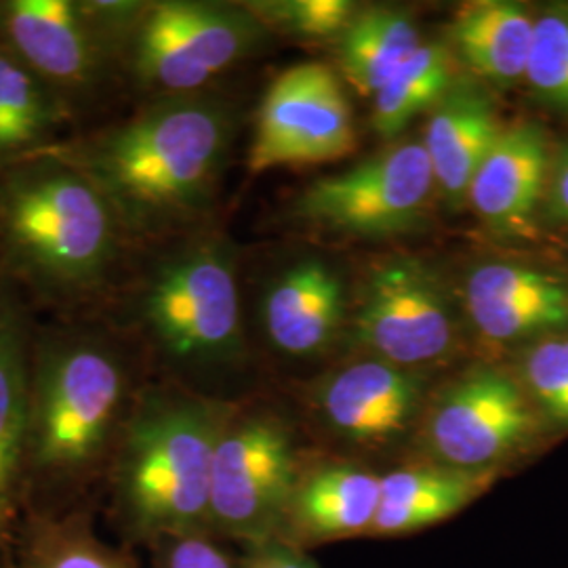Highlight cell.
Returning <instances> with one entry per match:
<instances>
[{"label":"cell","instance_id":"cell-1","mask_svg":"<svg viewBox=\"0 0 568 568\" xmlns=\"http://www.w3.org/2000/svg\"><path fill=\"white\" fill-rule=\"evenodd\" d=\"M232 413L204 400L152 406L133 424L122 466V501L133 528L163 541L211 532L215 448Z\"/></svg>","mask_w":568,"mask_h":568},{"label":"cell","instance_id":"cell-2","mask_svg":"<svg viewBox=\"0 0 568 568\" xmlns=\"http://www.w3.org/2000/svg\"><path fill=\"white\" fill-rule=\"evenodd\" d=\"M417 443L422 462L501 480L556 438L509 365L487 363L429 396Z\"/></svg>","mask_w":568,"mask_h":568},{"label":"cell","instance_id":"cell-3","mask_svg":"<svg viewBox=\"0 0 568 568\" xmlns=\"http://www.w3.org/2000/svg\"><path fill=\"white\" fill-rule=\"evenodd\" d=\"M227 142V122L204 103L166 105L103 145V178L142 204L187 201L211 178Z\"/></svg>","mask_w":568,"mask_h":568},{"label":"cell","instance_id":"cell-4","mask_svg":"<svg viewBox=\"0 0 568 568\" xmlns=\"http://www.w3.org/2000/svg\"><path fill=\"white\" fill-rule=\"evenodd\" d=\"M302 462L288 427L270 415L225 424L213 457L211 532L244 548L281 539Z\"/></svg>","mask_w":568,"mask_h":568},{"label":"cell","instance_id":"cell-5","mask_svg":"<svg viewBox=\"0 0 568 568\" xmlns=\"http://www.w3.org/2000/svg\"><path fill=\"white\" fill-rule=\"evenodd\" d=\"M434 187L424 142L410 140L312 183L295 213L310 224L349 236H396L419 224Z\"/></svg>","mask_w":568,"mask_h":568},{"label":"cell","instance_id":"cell-6","mask_svg":"<svg viewBox=\"0 0 568 568\" xmlns=\"http://www.w3.org/2000/svg\"><path fill=\"white\" fill-rule=\"evenodd\" d=\"M354 145L352 108L337 74L325 63H302L265 93L248 171L257 175L278 166L328 163L347 156Z\"/></svg>","mask_w":568,"mask_h":568},{"label":"cell","instance_id":"cell-7","mask_svg":"<svg viewBox=\"0 0 568 568\" xmlns=\"http://www.w3.org/2000/svg\"><path fill=\"white\" fill-rule=\"evenodd\" d=\"M356 342L371 358L419 371L450 356L455 326L447 295L426 265L396 260L366 283L356 318Z\"/></svg>","mask_w":568,"mask_h":568},{"label":"cell","instance_id":"cell-8","mask_svg":"<svg viewBox=\"0 0 568 568\" xmlns=\"http://www.w3.org/2000/svg\"><path fill=\"white\" fill-rule=\"evenodd\" d=\"M122 396L116 363L98 349L77 347L44 371L34 408V457L49 469L87 464L103 445Z\"/></svg>","mask_w":568,"mask_h":568},{"label":"cell","instance_id":"cell-9","mask_svg":"<svg viewBox=\"0 0 568 568\" xmlns=\"http://www.w3.org/2000/svg\"><path fill=\"white\" fill-rule=\"evenodd\" d=\"M467 316L487 344L518 349L568 331V265L544 257H497L467 274Z\"/></svg>","mask_w":568,"mask_h":568},{"label":"cell","instance_id":"cell-10","mask_svg":"<svg viewBox=\"0 0 568 568\" xmlns=\"http://www.w3.org/2000/svg\"><path fill=\"white\" fill-rule=\"evenodd\" d=\"M429 396L426 373L365 358L321 379L312 406L335 438L379 450L417 434Z\"/></svg>","mask_w":568,"mask_h":568},{"label":"cell","instance_id":"cell-11","mask_svg":"<svg viewBox=\"0 0 568 568\" xmlns=\"http://www.w3.org/2000/svg\"><path fill=\"white\" fill-rule=\"evenodd\" d=\"M257 26L243 13L203 2H163L143 26L138 63L164 89H196L243 58Z\"/></svg>","mask_w":568,"mask_h":568},{"label":"cell","instance_id":"cell-12","mask_svg":"<svg viewBox=\"0 0 568 568\" xmlns=\"http://www.w3.org/2000/svg\"><path fill=\"white\" fill-rule=\"evenodd\" d=\"M148 318L178 356H217L241 328L239 286L220 253L199 251L169 265L148 295Z\"/></svg>","mask_w":568,"mask_h":568},{"label":"cell","instance_id":"cell-13","mask_svg":"<svg viewBox=\"0 0 568 568\" xmlns=\"http://www.w3.org/2000/svg\"><path fill=\"white\" fill-rule=\"evenodd\" d=\"M11 232L21 248L61 276L98 270L110 243V222L98 192L74 178H51L18 192Z\"/></svg>","mask_w":568,"mask_h":568},{"label":"cell","instance_id":"cell-14","mask_svg":"<svg viewBox=\"0 0 568 568\" xmlns=\"http://www.w3.org/2000/svg\"><path fill=\"white\" fill-rule=\"evenodd\" d=\"M554 142L548 126L537 119L506 124L467 192V201L488 230L525 243L544 236Z\"/></svg>","mask_w":568,"mask_h":568},{"label":"cell","instance_id":"cell-15","mask_svg":"<svg viewBox=\"0 0 568 568\" xmlns=\"http://www.w3.org/2000/svg\"><path fill=\"white\" fill-rule=\"evenodd\" d=\"M382 471L352 462L302 466L281 541L310 549L368 539L379 509Z\"/></svg>","mask_w":568,"mask_h":568},{"label":"cell","instance_id":"cell-16","mask_svg":"<svg viewBox=\"0 0 568 568\" xmlns=\"http://www.w3.org/2000/svg\"><path fill=\"white\" fill-rule=\"evenodd\" d=\"M504 129L497 103L483 84L455 81L432 108L424 148L434 185L450 209L459 211L467 203L471 180Z\"/></svg>","mask_w":568,"mask_h":568},{"label":"cell","instance_id":"cell-17","mask_svg":"<svg viewBox=\"0 0 568 568\" xmlns=\"http://www.w3.org/2000/svg\"><path fill=\"white\" fill-rule=\"evenodd\" d=\"M497 480L427 462L382 471L379 509L368 539H400L447 523Z\"/></svg>","mask_w":568,"mask_h":568},{"label":"cell","instance_id":"cell-18","mask_svg":"<svg viewBox=\"0 0 568 568\" xmlns=\"http://www.w3.org/2000/svg\"><path fill=\"white\" fill-rule=\"evenodd\" d=\"M342 314V281L318 260H304L291 267L265 297V331L272 344L291 356L325 349Z\"/></svg>","mask_w":568,"mask_h":568},{"label":"cell","instance_id":"cell-19","mask_svg":"<svg viewBox=\"0 0 568 568\" xmlns=\"http://www.w3.org/2000/svg\"><path fill=\"white\" fill-rule=\"evenodd\" d=\"M535 11L511 0L467 4L450 26V37L467 65L488 84H525L535 37Z\"/></svg>","mask_w":568,"mask_h":568},{"label":"cell","instance_id":"cell-20","mask_svg":"<svg viewBox=\"0 0 568 568\" xmlns=\"http://www.w3.org/2000/svg\"><path fill=\"white\" fill-rule=\"evenodd\" d=\"M422 37L403 11L368 9L354 16L339 42V65L363 95H377L419 47Z\"/></svg>","mask_w":568,"mask_h":568},{"label":"cell","instance_id":"cell-21","mask_svg":"<svg viewBox=\"0 0 568 568\" xmlns=\"http://www.w3.org/2000/svg\"><path fill=\"white\" fill-rule=\"evenodd\" d=\"M7 26L21 53L44 74L61 81L87 74L89 42L70 2L16 0L9 4Z\"/></svg>","mask_w":568,"mask_h":568},{"label":"cell","instance_id":"cell-22","mask_svg":"<svg viewBox=\"0 0 568 568\" xmlns=\"http://www.w3.org/2000/svg\"><path fill=\"white\" fill-rule=\"evenodd\" d=\"M455 82L453 55L447 44H422L375 95L373 126L392 140L422 112L432 110Z\"/></svg>","mask_w":568,"mask_h":568},{"label":"cell","instance_id":"cell-23","mask_svg":"<svg viewBox=\"0 0 568 568\" xmlns=\"http://www.w3.org/2000/svg\"><path fill=\"white\" fill-rule=\"evenodd\" d=\"M28 434L30 413L20 331L11 316L0 314V530L11 518Z\"/></svg>","mask_w":568,"mask_h":568},{"label":"cell","instance_id":"cell-24","mask_svg":"<svg viewBox=\"0 0 568 568\" xmlns=\"http://www.w3.org/2000/svg\"><path fill=\"white\" fill-rule=\"evenodd\" d=\"M508 365L556 443L568 436V331L518 349Z\"/></svg>","mask_w":568,"mask_h":568},{"label":"cell","instance_id":"cell-25","mask_svg":"<svg viewBox=\"0 0 568 568\" xmlns=\"http://www.w3.org/2000/svg\"><path fill=\"white\" fill-rule=\"evenodd\" d=\"M525 87L539 108L568 121V2L537 7Z\"/></svg>","mask_w":568,"mask_h":568},{"label":"cell","instance_id":"cell-26","mask_svg":"<svg viewBox=\"0 0 568 568\" xmlns=\"http://www.w3.org/2000/svg\"><path fill=\"white\" fill-rule=\"evenodd\" d=\"M41 98L28 74L18 65L0 60V122L4 148L28 142L41 126Z\"/></svg>","mask_w":568,"mask_h":568},{"label":"cell","instance_id":"cell-27","mask_svg":"<svg viewBox=\"0 0 568 568\" xmlns=\"http://www.w3.org/2000/svg\"><path fill=\"white\" fill-rule=\"evenodd\" d=\"M262 11L284 30L307 39L344 34L347 23L358 13L349 0H286L265 4Z\"/></svg>","mask_w":568,"mask_h":568},{"label":"cell","instance_id":"cell-28","mask_svg":"<svg viewBox=\"0 0 568 568\" xmlns=\"http://www.w3.org/2000/svg\"><path fill=\"white\" fill-rule=\"evenodd\" d=\"M32 568H131L119 554L82 530H53L42 541Z\"/></svg>","mask_w":568,"mask_h":568},{"label":"cell","instance_id":"cell-29","mask_svg":"<svg viewBox=\"0 0 568 568\" xmlns=\"http://www.w3.org/2000/svg\"><path fill=\"white\" fill-rule=\"evenodd\" d=\"M161 568H243L211 532H190L161 541Z\"/></svg>","mask_w":568,"mask_h":568},{"label":"cell","instance_id":"cell-30","mask_svg":"<svg viewBox=\"0 0 568 568\" xmlns=\"http://www.w3.org/2000/svg\"><path fill=\"white\" fill-rule=\"evenodd\" d=\"M544 224L568 234V135L554 142Z\"/></svg>","mask_w":568,"mask_h":568},{"label":"cell","instance_id":"cell-31","mask_svg":"<svg viewBox=\"0 0 568 568\" xmlns=\"http://www.w3.org/2000/svg\"><path fill=\"white\" fill-rule=\"evenodd\" d=\"M243 568H321L310 551L288 546L281 539H270L264 544L246 546L243 558Z\"/></svg>","mask_w":568,"mask_h":568},{"label":"cell","instance_id":"cell-32","mask_svg":"<svg viewBox=\"0 0 568 568\" xmlns=\"http://www.w3.org/2000/svg\"><path fill=\"white\" fill-rule=\"evenodd\" d=\"M562 260H565V264L568 265V234H567V243H565V255H562Z\"/></svg>","mask_w":568,"mask_h":568},{"label":"cell","instance_id":"cell-33","mask_svg":"<svg viewBox=\"0 0 568 568\" xmlns=\"http://www.w3.org/2000/svg\"><path fill=\"white\" fill-rule=\"evenodd\" d=\"M0 148H4V133H2V122H0Z\"/></svg>","mask_w":568,"mask_h":568}]
</instances>
